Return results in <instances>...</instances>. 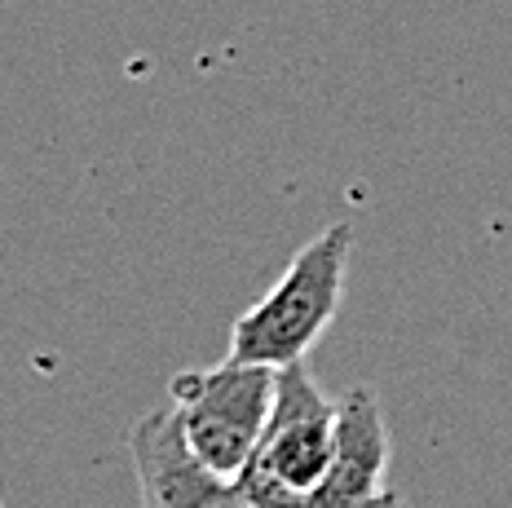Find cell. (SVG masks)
I'll use <instances>...</instances> for the list:
<instances>
[{
    "mask_svg": "<svg viewBox=\"0 0 512 508\" xmlns=\"http://www.w3.org/2000/svg\"><path fill=\"white\" fill-rule=\"evenodd\" d=\"M354 257V221H332L287 261L270 292L234 319L226 358L261 367H292L318 345L345 301V274Z\"/></svg>",
    "mask_w": 512,
    "mask_h": 508,
    "instance_id": "cell-1",
    "label": "cell"
},
{
    "mask_svg": "<svg viewBox=\"0 0 512 508\" xmlns=\"http://www.w3.org/2000/svg\"><path fill=\"white\" fill-rule=\"evenodd\" d=\"M274 389H279V367L226 358L217 367L177 372L168 385V407L177 411L190 451L221 478H239L270 425Z\"/></svg>",
    "mask_w": 512,
    "mask_h": 508,
    "instance_id": "cell-2",
    "label": "cell"
},
{
    "mask_svg": "<svg viewBox=\"0 0 512 508\" xmlns=\"http://www.w3.org/2000/svg\"><path fill=\"white\" fill-rule=\"evenodd\" d=\"M336 416H340V402H332L318 389V380L309 376L305 363L283 367L279 389H274L270 425H265L261 447H256L248 464L287 482L292 491L314 495V486L323 482L327 464H332Z\"/></svg>",
    "mask_w": 512,
    "mask_h": 508,
    "instance_id": "cell-3",
    "label": "cell"
},
{
    "mask_svg": "<svg viewBox=\"0 0 512 508\" xmlns=\"http://www.w3.org/2000/svg\"><path fill=\"white\" fill-rule=\"evenodd\" d=\"M142 508H252L234 478H221L190 451L173 407H155L128 433Z\"/></svg>",
    "mask_w": 512,
    "mask_h": 508,
    "instance_id": "cell-4",
    "label": "cell"
},
{
    "mask_svg": "<svg viewBox=\"0 0 512 508\" xmlns=\"http://www.w3.org/2000/svg\"><path fill=\"white\" fill-rule=\"evenodd\" d=\"M389 425L371 389H349L340 398L336 416V447L323 482L309 495V508H371L389 495Z\"/></svg>",
    "mask_w": 512,
    "mask_h": 508,
    "instance_id": "cell-5",
    "label": "cell"
},
{
    "mask_svg": "<svg viewBox=\"0 0 512 508\" xmlns=\"http://www.w3.org/2000/svg\"><path fill=\"white\" fill-rule=\"evenodd\" d=\"M371 508H402V504H398V495H393V491H389V495H384V500H376V504H371Z\"/></svg>",
    "mask_w": 512,
    "mask_h": 508,
    "instance_id": "cell-6",
    "label": "cell"
},
{
    "mask_svg": "<svg viewBox=\"0 0 512 508\" xmlns=\"http://www.w3.org/2000/svg\"><path fill=\"white\" fill-rule=\"evenodd\" d=\"M0 508H5V500H0Z\"/></svg>",
    "mask_w": 512,
    "mask_h": 508,
    "instance_id": "cell-7",
    "label": "cell"
}]
</instances>
